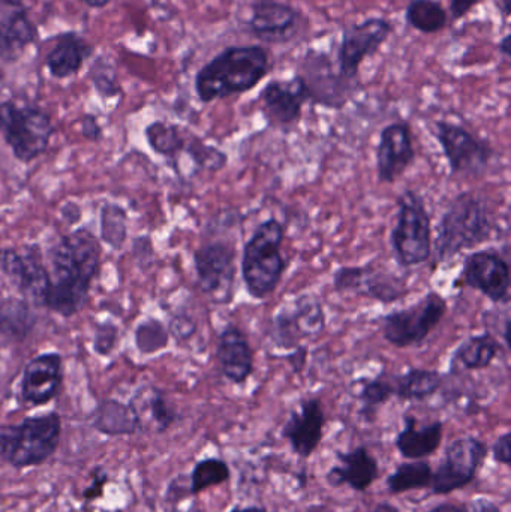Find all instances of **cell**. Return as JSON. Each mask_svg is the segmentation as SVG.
<instances>
[{
  "label": "cell",
  "instance_id": "1",
  "mask_svg": "<svg viewBox=\"0 0 511 512\" xmlns=\"http://www.w3.org/2000/svg\"><path fill=\"white\" fill-rule=\"evenodd\" d=\"M101 264V245L89 230L63 236L48 251L50 288L44 307L63 318L80 312Z\"/></svg>",
  "mask_w": 511,
  "mask_h": 512
},
{
  "label": "cell",
  "instance_id": "2",
  "mask_svg": "<svg viewBox=\"0 0 511 512\" xmlns=\"http://www.w3.org/2000/svg\"><path fill=\"white\" fill-rule=\"evenodd\" d=\"M272 66L269 50L263 45H228L198 69L195 95L203 104H210L251 92Z\"/></svg>",
  "mask_w": 511,
  "mask_h": 512
},
{
  "label": "cell",
  "instance_id": "3",
  "mask_svg": "<svg viewBox=\"0 0 511 512\" xmlns=\"http://www.w3.org/2000/svg\"><path fill=\"white\" fill-rule=\"evenodd\" d=\"M492 231L494 222L486 201L474 192L456 195L438 224L437 261H450L464 251L483 245L491 239Z\"/></svg>",
  "mask_w": 511,
  "mask_h": 512
},
{
  "label": "cell",
  "instance_id": "4",
  "mask_svg": "<svg viewBox=\"0 0 511 512\" xmlns=\"http://www.w3.org/2000/svg\"><path fill=\"white\" fill-rule=\"evenodd\" d=\"M60 439L62 418L57 412L0 427V462L14 469L38 468L56 454Z\"/></svg>",
  "mask_w": 511,
  "mask_h": 512
},
{
  "label": "cell",
  "instance_id": "5",
  "mask_svg": "<svg viewBox=\"0 0 511 512\" xmlns=\"http://www.w3.org/2000/svg\"><path fill=\"white\" fill-rule=\"evenodd\" d=\"M285 227L276 218H269L255 228L243 246L242 277L246 291L255 300L270 297L287 270L282 255Z\"/></svg>",
  "mask_w": 511,
  "mask_h": 512
},
{
  "label": "cell",
  "instance_id": "6",
  "mask_svg": "<svg viewBox=\"0 0 511 512\" xmlns=\"http://www.w3.org/2000/svg\"><path fill=\"white\" fill-rule=\"evenodd\" d=\"M396 262L410 268L425 264L432 254L431 216L417 192L405 191L398 200L396 224L390 233Z\"/></svg>",
  "mask_w": 511,
  "mask_h": 512
},
{
  "label": "cell",
  "instance_id": "7",
  "mask_svg": "<svg viewBox=\"0 0 511 512\" xmlns=\"http://www.w3.org/2000/svg\"><path fill=\"white\" fill-rule=\"evenodd\" d=\"M0 132L18 161L32 162L47 152L54 125L42 108L9 99L0 102Z\"/></svg>",
  "mask_w": 511,
  "mask_h": 512
},
{
  "label": "cell",
  "instance_id": "8",
  "mask_svg": "<svg viewBox=\"0 0 511 512\" xmlns=\"http://www.w3.org/2000/svg\"><path fill=\"white\" fill-rule=\"evenodd\" d=\"M296 74L305 84L309 102L327 110H342L362 89V83H353L342 77L327 51L315 47H309L302 54Z\"/></svg>",
  "mask_w": 511,
  "mask_h": 512
},
{
  "label": "cell",
  "instance_id": "9",
  "mask_svg": "<svg viewBox=\"0 0 511 512\" xmlns=\"http://www.w3.org/2000/svg\"><path fill=\"white\" fill-rule=\"evenodd\" d=\"M447 313V300L437 291L428 292L417 303L384 315L381 333L398 349L419 346L431 336Z\"/></svg>",
  "mask_w": 511,
  "mask_h": 512
},
{
  "label": "cell",
  "instance_id": "10",
  "mask_svg": "<svg viewBox=\"0 0 511 512\" xmlns=\"http://www.w3.org/2000/svg\"><path fill=\"white\" fill-rule=\"evenodd\" d=\"M251 15L245 30L263 45L285 47L308 36L309 18L300 9L281 0H251Z\"/></svg>",
  "mask_w": 511,
  "mask_h": 512
},
{
  "label": "cell",
  "instance_id": "11",
  "mask_svg": "<svg viewBox=\"0 0 511 512\" xmlns=\"http://www.w3.org/2000/svg\"><path fill=\"white\" fill-rule=\"evenodd\" d=\"M326 328V312L314 294H300L285 303L270 321V342L282 351H293L303 340L317 339Z\"/></svg>",
  "mask_w": 511,
  "mask_h": 512
},
{
  "label": "cell",
  "instance_id": "12",
  "mask_svg": "<svg viewBox=\"0 0 511 512\" xmlns=\"http://www.w3.org/2000/svg\"><path fill=\"white\" fill-rule=\"evenodd\" d=\"M393 32L395 24L386 17H371L360 23L345 24L335 59L342 77L360 83V66L366 59L380 53Z\"/></svg>",
  "mask_w": 511,
  "mask_h": 512
},
{
  "label": "cell",
  "instance_id": "13",
  "mask_svg": "<svg viewBox=\"0 0 511 512\" xmlns=\"http://www.w3.org/2000/svg\"><path fill=\"white\" fill-rule=\"evenodd\" d=\"M489 447L476 436L455 439L444 451V459L432 474L429 489L434 496H446L474 483L485 466Z\"/></svg>",
  "mask_w": 511,
  "mask_h": 512
},
{
  "label": "cell",
  "instance_id": "14",
  "mask_svg": "<svg viewBox=\"0 0 511 512\" xmlns=\"http://www.w3.org/2000/svg\"><path fill=\"white\" fill-rule=\"evenodd\" d=\"M237 248L234 240L216 239L204 243L194 255L198 286L215 303L233 300L236 282Z\"/></svg>",
  "mask_w": 511,
  "mask_h": 512
},
{
  "label": "cell",
  "instance_id": "15",
  "mask_svg": "<svg viewBox=\"0 0 511 512\" xmlns=\"http://www.w3.org/2000/svg\"><path fill=\"white\" fill-rule=\"evenodd\" d=\"M333 289L392 304L408 294L407 280L375 264L344 265L333 273Z\"/></svg>",
  "mask_w": 511,
  "mask_h": 512
},
{
  "label": "cell",
  "instance_id": "16",
  "mask_svg": "<svg viewBox=\"0 0 511 512\" xmlns=\"http://www.w3.org/2000/svg\"><path fill=\"white\" fill-rule=\"evenodd\" d=\"M435 137L449 162L450 170L465 176H480L488 170L495 152L491 144L464 126L437 120Z\"/></svg>",
  "mask_w": 511,
  "mask_h": 512
},
{
  "label": "cell",
  "instance_id": "17",
  "mask_svg": "<svg viewBox=\"0 0 511 512\" xmlns=\"http://www.w3.org/2000/svg\"><path fill=\"white\" fill-rule=\"evenodd\" d=\"M462 280L495 304L509 303L510 264L500 252L483 249L465 258Z\"/></svg>",
  "mask_w": 511,
  "mask_h": 512
},
{
  "label": "cell",
  "instance_id": "18",
  "mask_svg": "<svg viewBox=\"0 0 511 512\" xmlns=\"http://www.w3.org/2000/svg\"><path fill=\"white\" fill-rule=\"evenodd\" d=\"M308 102L305 84L297 74L287 80L275 78L260 92L261 113L270 125L279 129L294 128Z\"/></svg>",
  "mask_w": 511,
  "mask_h": 512
},
{
  "label": "cell",
  "instance_id": "19",
  "mask_svg": "<svg viewBox=\"0 0 511 512\" xmlns=\"http://www.w3.org/2000/svg\"><path fill=\"white\" fill-rule=\"evenodd\" d=\"M0 268L21 294L44 306L50 276L38 246H26L21 251L3 249L0 251Z\"/></svg>",
  "mask_w": 511,
  "mask_h": 512
},
{
  "label": "cell",
  "instance_id": "20",
  "mask_svg": "<svg viewBox=\"0 0 511 512\" xmlns=\"http://www.w3.org/2000/svg\"><path fill=\"white\" fill-rule=\"evenodd\" d=\"M39 41L26 0H0V62L12 65Z\"/></svg>",
  "mask_w": 511,
  "mask_h": 512
},
{
  "label": "cell",
  "instance_id": "21",
  "mask_svg": "<svg viewBox=\"0 0 511 512\" xmlns=\"http://www.w3.org/2000/svg\"><path fill=\"white\" fill-rule=\"evenodd\" d=\"M413 132L407 122H395L383 128L377 147L378 182L393 185L414 164Z\"/></svg>",
  "mask_w": 511,
  "mask_h": 512
},
{
  "label": "cell",
  "instance_id": "22",
  "mask_svg": "<svg viewBox=\"0 0 511 512\" xmlns=\"http://www.w3.org/2000/svg\"><path fill=\"white\" fill-rule=\"evenodd\" d=\"M326 427V412L320 397H309L294 409L282 427V438L300 459H309L320 447Z\"/></svg>",
  "mask_w": 511,
  "mask_h": 512
},
{
  "label": "cell",
  "instance_id": "23",
  "mask_svg": "<svg viewBox=\"0 0 511 512\" xmlns=\"http://www.w3.org/2000/svg\"><path fill=\"white\" fill-rule=\"evenodd\" d=\"M338 465L327 471L326 481L333 489L350 487L357 493H365L380 478V463L365 445L348 451H336Z\"/></svg>",
  "mask_w": 511,
  "mask_h": 512
},
{
  "label": "cell",
  "instance_id": "24",
  "mask_svg": "<svg viewBox=\"0 0 511 512\" xmlns=\"http://www.w3.org/2000/svg\"><path fill=\"white\" fill-rule=\"evenodd\" d=\"M63 360L57 352L33 358L24 367L21 397L27 405L44 406L59 394L62 387Z\"/></svg>",
  "mask_w": 511,
  "mask_h": 512
},
{
  "label": "cell",
  "instance_id": "25",
  "mask_svg": "<svg viewBox=\"0 0 511 512\" xmlns=\"http://www.w3.org/2000/svg\"><path fill=\"white\" fill-rule=\"evenodd\" d=\"M219 370L227 381L243 385L254 373V349L242 328L227 324L219 334L216 346Z\"/></svg>",
  "mask_w": 511,
  "mask_h": 512
},
{
  "label": "cell",
  "instance_id": "26",
  "mask_svg": "<svg viewBox=\"0 0 511 512\" xmlns=\"http://www.w3.org/2000/svg\"><path fill=\"white\" fill-rule=\"evenodd\" d=\"M95 54V47L80 33L69 30L56 36V44L45 56V68L56 80L74 77Z\"/></svg>",
  "mask_w": 511,
  "mask_h": 512
},
{
  "label": "cell",
  "instance_id": "27",
  "mask_svg": "<svg viewBox=\"0 0 511 512\" xmlns=\"http://www.w3.org/2000/svg\"><path fill=\"white\" fill-rule=\"evenodd\" d=\"M444 439L443 421H432L420 426L414 415L404 417V426L395 439V447L399 456L405 460H423L434 456L440 450Z\"/></svg>",
  "mask_w": 511,
  "mask_h": 512
},
{
  "label": "cell",
  "instance_id": "28",
  "mask_svg": "<svg viewBox=\"0 0 511 512\" xmlns=\"http://www.w3.org/2000/svg\"><path fill=\"white\" fill-rule=\"evenodd\" d=\"M92 427L102 435L132 436L143 432V424L132 402L105 399L99 403L92 418Z\"/></svg>",
  "mask_w": 511,
  "mask_h": 512
},
{
  "label": "cell",
  "instance_id": "29",
  "mask_svg": "<svg viewBox=\"0 0 511 512\" xmlns=\"http://www.w3.org/2000/svg\"><path fill=\"white\" fill-rule=\"evenodd\" d=\"M393 397L402 402H423L438 393L443 384V376L437 370L411 367L405 373L390 375Z\"/></svg>",
  "mask_w": 511,
  "mask_h": 512
},
{
  "label": "cell",
  "instance_id": "30",
  "mask_svg": "<svg viewBox=\"0 0 511 512\" xmlns=\"http://www.w3.org/2000/svg\"><path fill=\"white\" fill-rule=\"evenodd\" d=\"M501 343L494 334L483 333L464 340L453 354V366L464 370H485L500 357Z\"/></svg>",
  "mask_w": 511,
  "mask_h": 512
},
{
  "label": "cell",
  "instance_id": "31",
  "mask_svg": "<svg viewBox=\"0 0 511 512\" xmlns=\"http://www.w3.org/2000/svg\"><path fill=\"white\" fill-rule=\"evenodd\" d=\"M405 23L423 35H435L449 26V12L440 0H410L404 12Z\"/></svg>",
  "mask_w": 511,
  "mask_h": 512
},
{
  "label": "cell",
  "instance_id": "32",
  "mask_svg": "<svg viewBox=\"0 0 511 512\" xmlns=\"http://www.w3.org/2000/svg\"><path fill=\"white\" fill-rule=\"evenodd\" d=\"M35 325L32 310L21 300H6L0 303V345L29 336Z\"/></svg>",
  "mask_w": 511,
  "mask_h": 512
},
{
  "label": "cell",
  "instance_id": "33",
  "mask_svg": "<svg viewBox=\"0 0 511 512\" xmlns=\"http://www.w3.org/2000/svg\"><path fill=\"white\" fill-rule=\"evenodd\" d=\"M432 469L428 460H408L401 463L395 472L387 477L386 487L390 495H404L414 490H425L431 487Z\"/></svg>",
  "mask_w": 511,
  "mask_h": 512
},
{
  "label": "cell",
  "instance_id": "34",
  "mask_svg": "<svg viewBox=\"0 0 511 512\" xmlns=\"http://www.w3.org/2000/svg\"><path fill=\"white\" fill-rule=\"evenodd\" d=\"M144 135L153 152L165 158L176 159L180 153H185L191 132L174 123L156 120L147 126Z\"/></svg>",
  "mask_w": 511,
  "mask_h": 512
},
{
  "label": "cell",
  "instance_id": "35",
  "mask_svg": "<svg viewBox=\"0 0 511 512\" xmlns=\"http://www.w3.org/2000/svg\"><path fill=\"white\" fill-rule=\"evenodd\" d=\"M231 469L221 457H206L198 460L189 475V496H198L206 490L228 483Z\"/></svg>",
  "mask_w": 511,
  "mask_h": 512
},
{
  "label": "cell",
  "instance_id": "36",
  "mask_svg": "<svg viewBox=\"0 0 511 512\" xmlns=\"http://www.w3.org/2000/svg\"><path fill=\"white\" fill-rule=\"evenodd\" d=\"M393 397L392 382L390 375L381 373L374 379L363 382L357 400L360 402V415L363 420L372 423L377 418L378 411Z\"/></svg>",
  "mask_w": 511,
  "mask_h": 512
},
{
  "label": "cell",
  "instance_id": "37",
  "mask_svg": "<svg viewBox=\"0 0 511 512\" xmlns=\"http://www.w3.org/2000/svg\"><path fill=\"white\" fill-rule=\"evenodd\" d=\"M128 237V215L117 204H105L101 212V239L111 248L122 249Z\"/></svg>",
  "mask_w": 511,
  "mask_h": 512
},
{
  "label": "cell",
  "instance_id": "38",
  "mask_svg": "<svg viewBox=\"0 0 511 512\" xmlns=\"http://www.w3.org/2000/svg\"><path fill=\"white\" fill-rule=\"evenodd\" d=\"M144 406H146L149 420L152 421L158 433L167 432L179 421V412L171 405L164 391L159 388H150L144 394Z\"/></svg>",
  "mask_w": 511,
  "mask_h": 512
},
{
  "label": "cell",
  "instance_id": "39",
  "mask_svg": "<svg viewBox=\"0 0 511 512\" xmlns=\"http://www.w3.org/2000/svg\"><path fill=\"white\" fill-rule=\"evenodd\" d=\"M89 78L93 87L102 98H116L122 93V86L119 83V74L116 66L108 57L99 56L93 60L89 68Z\"/></svg>",
  "mask_w": 511,
  "mask_h": 512
},
{
  "label": "cell",
  "instance_id": "40",
  "mask_svg": "<svg viewBox=\"0 0 511 512\" xmlns=\"http://www.w3.org/2000/svg\"><path fill=\"white\" fill-rule=\"evenodd\" d=\"M185 153L189 155L198 170L209 171V173H218L227 165L228 161L227 155L222 150L215 146H209L197 135L192 134L189 135Z\"/></svg>",
  "mask_w": 511,
  "mask_h": 512
},
{
  "label": "cell",
  "instance_id": "41",
  "mask_svg": "<svg viewBox=\"0 0 511 512\" xmlns=\"http://www.w3.org/2000/svg\"><path fill=\"white\" fill-rule=\"evenodd\" d=\"M170 333L161 321L150 318L141 322L135 330V343L143 354H155L161 349L167 348Z\"/></svg>",
  "mask_w": 511,
  "mask_h": 512
},
{
  "label": "cell",
  "instance_id": "42",
  "mask_svg": "<svg viewBox=\"0 0 511 512\" xmlns=\"http://www.w3.org/2000/svg\"><path fill=\"white\" fill-rule=\"evenodd\" d=\"M117 340H119V328L113 322L96 325L95 337H93V348L96 354L107 357L116 348Z\"/></svg>",
  "mask_w": 511,
  "mask_h": 512
},
{
  "label": "cell",
  "instance_id": "43",
  "mask_svg": "<svg viewBox=\"0 0 511 512\" xmlns=\"http://www.w3.org/2000/svg\"><path fill=\"white\" fill-rule=\"evenodd\" d=\"M108 480H110V475H108L107 469L102 468V466H96L92 471V475H90L89 486L84 489V501L93 502L96 499L102 498Z\"/></svg>",
  "mask_w": 511,
  "mask_h": 512
},
{
  "label": "cell",
  "instance_id": "44",
  "mask_svg": "<svg viewBox=\"0 0 511 512\" xmlns=\"http://www.w3.org/2000/svg\"><path fill=\"white\" fill-rule=\"evenodd\" d=\"M195 331H197V324L194 319L189 318L188 315H177L171 321L168 333L173 334L177 340H188L194 336Z\"/></svg>",
  "mask_w": 511,
  "mask_h": 512
},
{
  "label": "cell",
  "instance_id": "45",
  "mask_svg": "<svg viewBox=\"0 0 511 512\" xmlns=\"http://www.w3.org/2000/svg\"><path fill=\"white\" fill-rule=\"evenodd\" d=\"M492 459L498 465H511V435L510 432L503 433L492 445Z\"/></svg>",
  "mask_w": 511,
  "mask_h": 512
},
{
  "label": "cell",
  "instance_id": "46",
  "mask_svg": "<svg viewBox=\"0 0 511 512\" xmlns=\"http://www.w3.org/2000/svg\"><path fill=\"white\" fill-rule=\"evenodd\" d=\"M480 3H482V0H450L447 12H449V17H452L453 21H459L467 17Z\"/></svg>",
  "mask_w": 511,
  "mask_h": 512
},
{
  "label": "cell",
  "instance_id": "47",
  "mask_svg": "<svg viewBox=\"0 0 511 512\" xmlns=\"http://www.w3.org/2000/svg\"><path fill=\"white\" fill-rule=\"evenodd\" d=\"M81 134L86 140L99 141L102 138V128L93 114H86L81 119Z\"/></svg>",
  "mask_w": 511,
  "mask_h": 512
},
{
  "label": "cell",
  "instance_id": "48",
  "mask_svg": "<svg viewBox=\"0 0 511 512\" xmlns=\"http://www.w3.org/2000/svg\"><path fill=\"white\" fill-rule=\"evenodd\" d=\"M285 360L290 364L291 370L299 375L305 369L306 361H308V348L305 345L297 346L293 351H290Z\"/></svg>",
  "mask_w": 511,
  "mask_h": 512
},
{
  "label": "cell",
  "instance_id": "49",
  "mask_svg": "<svg viewBox=\"0 0 511 512\" xmlns=\"http://www.w3.org/2000/svg\"><path fill=\"white\" fill-rule=\"evenodd\" d=\"M467 512H503L501 508L491 499L479 498L471 502Z\"/></svg>",
  "mask_w": 511,
  "mask_h": 512
},
{
  "label": "cell",
  "instance_id": "50",
  "mask_svg": "<svg viewBox=\"0 0 511 512\" xmlns=\"http://www.w3.org/2000/svg\"><path fill=\"white\" fill-rule=\"evenodd\" d=\"M62 215L69 224H77L81 218V209L74 203H66L65 206L62 207Z\"/></svg>",
  "mask_w": 511,
  "mask_h": 512
},
{
  "label": "cell",
  "instance_id": "51",
  "mask_svg": "<svg viewBox=\"0 0 511 512\" xmlns=\"http://www.w3.org/2000/svg\"><path fill=\"white\" fill-rule=\"evenodd\" d=\"M498 51H500L501 56L506 57V59H510L511 57V35L510 33H506L503 38L498 42Z\"/></svg>",
  "mask_w": 511,
  "mask_h": 512
},
{
  "label": "cell",
  "instance_id": "52",
  "mask_svg": "<svg viewBox=\"0 0 511 512\" xmlns=\"http://www.w3.org/2000/svg\"><path fill=\"white\" fill-rule=\"evenodd\" d=\"M429 512H467V508L456 504H441L432 508Z\"/></svg>",
  "mask_w": 511,
  "mask_h": 512
},
{
  "label": "cell",
  "instance_id": "53",
  "mask_svg": "<svg viewBox=\"0 0 511 512\" xmlns=\"http://www.w3.org/2000/svg\"><path fill=\"white\" fill-rule=\"evenodd\" d=\"M113 2L116 0H81V3L89 9H104Z\"/></svg>",
  "mask_w": 511,
  "mask_h": 512
},
{
  "label": "cell",
  "instance_id": "54",
  "mask_svg": "<svg viewBox=\"0 0 511 512\" xmlns=\"http://www.w3.org/2000/svg\"><path fill=\"white\" fill-rule=\"evenodd\" d=\"M372 512H401V510L396 505H393L392 502L383 501L378 502Z\"/></svg>",
  "mask_w": 511,
  "mask_h": 512
},
{
  "label": "cell",
  "instance_id": "55",
  "mask_svg": "<svg viewBox=\"0 0 511 512\" xmlns=\"http://www.w3.org/2000/svg\"><path fill=\"white\" fill-rule=\"evenodd\" d=\"M228 512H269L267 508L260 507V505H248V507H240V505H234Z\"/></svg>",
  "mask_w": 511,
  "mask_h": 512
},
{
  "label": "cell",
  "instance_id": "56",
  "mask_svg": "<svg viewBox=\"0 0 511 512\" xmlns=\"http://www.w3.org/2000/svg\"><path fill=\"white\" fill-rule=\"evenodd\" d=\"M501 14L504 18H509L511 14V0H500Z\"/></svg>",
  "mask_w": 511,
  "mask_h": 512
}]
</instances>
